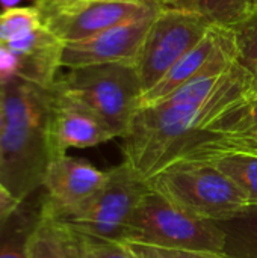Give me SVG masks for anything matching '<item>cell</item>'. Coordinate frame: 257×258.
<instances>
[{
    "instance_id": "18",
    "label": "cell",
    "mask_w": 257,
    "mask_h": 258,
    "mask_svg": "<svg viewBox=\"0 0 257 258\" xmlns=\"http://www.w3.org/2000/svg\"><path fill=\"white\" fill-rule=\"evenodd\" d=\"M218 224L224 231L223 254L229 258H257V206Z\"/></svg>"
},
{
    "instance_id": "19",
    "label": "cell",
    "mask_w": 257,
    "mask_h": 258,
    "mask_svg": "<svg viewBox=\"0 0 257 258\" xmlns=\"http://www.w3.org/2000/svg\"><path fill=\"white\" fill-rule=\"evenodd\" d=\"M194 11L211 26L232 29L253 11L250 0H195Z\"/></svg>"
},
{
    "instance_id": "3",
    "label": "cell",
    "mask_w": 257,
    "mask_h": 258,
    "mask_svg": "<svg viewBox=\"0 0 257 258\" xmlns=\"http://www.w3.org/2000/svg\"><path fill=\"white\" fill-rule=\"evenodd\" d=\"M147 183L153 192L203 221L226 222L250 207L242 190L204 160L174 162Z\"/></svg>"
},
{
    "instance_id": "5",
    "label": "cell",
    "mask_w": 257,
    "mask_h": 258,
    "mask_svg": "<svg viewBox=\"0 0 257 258\" xmlns=\"http://www.w3.org/2000/svg\"><path fill=\"white\" fill-rule=\"evenodd\" d=\"M123 242L223 252L224 231L218 222L194 218L150 189L132 215Z\"/></svg>"
},
{
    "instance_id": "10",
    "label": "cell",
    "mask_w": 257,
    "mask_h": 258,
    "mask_svg": "<svg viewBox=\"0 0 257 258\" xmlns=\"http://www.w3.org/2000/svg\"><path fill=\"white\" fill-rule=\"evenodd\" d=\"M106 181L108 171L97 169L88 160L58 156L52 160L42 181L45 195L41 207L56 218L67 216L92 200Z\"/></svg>"
},
{
    "instance_id": "29",
    "label": "cell",
    "mask_w": 257,
    "mask_h": 258,
    "mask_svg": "<svg viewBox=\"0 0 257 258\" xmlns=\"http://www.w3.org/2000/svg\"><path fill=\"white\" fill-rule=\"evenodd\" d=\"M250 5H251V11H256V9H257V0H250Z\"/></svg>"
},
{
    "instance_id": "27",
    "label": "cell",
    "mask_w": 257,
    "mask_h": 258,
    "mask_svg": "<svg viewBox=\"0 0 257 258\" xmlns=\"http://www.w3.org/2000/svg\"><path fill=\"white\" fill-rule=\"evenodd\" d=\"M21 0H0V6L3 9H9V8H15L20 5Z\"/></svg>"
},
{
    "instance_id": "17",
    "label": "cell",
    "mask_w": 257,
    "mask_h": 258,
    "mask_svg": "<svg viewBox=\"0 0 257 258\" xmlns=\"http://www.w3.org/2000/svg\"><path fill=\"white\" fill-rule=\"evenodd\" d=\"M204 160L226 174L245 195L250 207L257 206V156L248 153H211L195 159Z\"/></svg>"
},
{
    "instance_id": "26",
    "label": "cell",
    "mask_w": 257,
    "mask_h": 258,
    "mask_svg": "<svg viewBox=\"0 0 257 258\" xmlns=\"http://www.w3.org/2000/svg\"><path fill=\"white\" fill-rule=\"evenodd\" d=\"M164 8H176V9H191L194 11L195 0H156Z\"/></svg>"
},
{
    "instance_id": "9",
    "label": "cell",
    "mask_w": 257,
    "mask_h": 258,
    "mask_svg": "<svg viewBox=\"0 0 257 258\" xmlns=\"http://www.w3.org/2000/svg\"><path fill=\"white\" fill-rule=\"evenodd\" d=\"M238 59L235 35L232 29L211 26L204 38L192 47L150 91L144 92L139 107L155 104L188 82L209 74L226 73Z\"/></svg>"
},
{
    "instance_id": "20",
    "label": "cell",
    "mask_w": 257,
    "mask_h": 258,
    "mask_svg": "<svg viewBox=\"0 0 257 258\" xmlns=\"http://www.w3.org/2000/svg\"><path fill=\"white\" fill-rule=\"evenodd\" d=\"M41 26V15L35 5L3 9L0 12V44L17 41Z\"/></svg>"
},
{
    "instance_id": "16",
    "label": "cell",
    "mask_w": 257,
    "mask_h": 258,
    "mask_svg": "<svg viewBox=\"0 0 257 258\" xmlns=\"http://www.w3.org/2000/svg\"><path fill=\"white\" fill-rule=\"evenodd\" d=\"M211 153H248L257 156V97L244 107L229 127L182 160Z\"/></svg>"
},
{
    "instance_id": "4",
    "label": "cell",
    "mask_w": 257,
    "mask_h": 258,
    "mask_svg": "<svg viewBox=\"0 0 257 258\" xmlns=\"http://www.w3.org/2000/svg\"><path fill=\"white\" fill-rule=\"evenodd\" d=\"M55 86L98 115L118 138L127 132L139 107L142 86L133 62H112L71 68Z\"/></svg>"
},
{
    "instance_id": "8",
    "label": "cell",
    "mask_w": 257,
    "mask_h": 258,
    "mask_svg": "<svg viewBox=\"0 0 257 258\" xmlns=\"http://www.w3.org/2000/svg\"><path fill=\"white\" fill-rule=\"evenodd\" d=\"M209 29L211 24L195 11L162 8L153 18L135 59L142 94L161 82Z\"/></svg>"
},
{
    "instance_id": "2",
    "label": "cell",
    "mask_w": 257,
    "mask_h": 258,
    "mask_svg": "<svg viewBox=\"0 0 257 258\" xmlns=\"http://www.w3.org/2000/svg\"><path fill=\"white\" fill-rule=\"evenodd\" d=\"M5 127L0 133V181L21 203L42 187L55 157V91L15 77L0 86Z\"/></svg>"
},
{
    "instance_id": "7",
    "label": "cell",
    "mask_w": 257,
    "mask_h": 258,
    "mask_svg": "<svg viewBox=\"0 0 257 258\" xmlns=\"http://www.w3.org/2000/svg\"><path fill=\"white\" fill-rule=\"evenodd\" d=\"M41 23L62 42L89 38L114 26L156 15V0H35Z\"/></svg>"
},
{
    "instance_id": "24",
    "label": "cell",
    "mask_w": 257,
    "mask_h": 258,
    "mask_svg": "<svg viewBox=\"0 0 257 258\" xmlns=\"http://www.w3.org/2000/svg\"><path fill=\"white\" fill-rule=\"evenodd\" d=\"M18 59L3 44H0V86L18 77Z\"/></svg>"
},
{
    "instance_id": "11",
    "label": "cell",
    "mask_w": 257,
    "mask_h": 258,
    "mask_svg": "<svg viewBox=\"0 0 257 258\" xmlns=\"http://www.w3.org/2000/svg\"><path fill=\"white\" fill-rule=\"evenodd\" d=\"M156 15L114 26L85 39L64 42L62 68L133 62L139 53L145 33Z\"/></svg>"
},
{
    "instance_id": "1",
    "label": "cell",
    "mask_w": 257,
    "mask_h": 258,
    "mask_svg": "<svg viewBox=\"0 0 257 258\" xmlns=\"http://www.w3.org/2000/svg\"><path fill=\"white\" fill-rule=\"evenodd\" d=\"M254 97L251 76L238 60L226 73L200 76L138 107L123 136L124 160L147 181L221 133Z\"/></svg>"
},
{
    "instance_id": "15",
    "label": "cell",
    "mask_w": 257,
    "mask_h": 258,
    "mask_svg": "<svg viewBox=\"0 0 257 258\" xmlns=\"http://www.w3.org/2000/svg\"><path fill=\"white\" fill-rule=\"evenodd\" d=\"M41 218V201H21L0 216V258H29V242Z\"/></svg>"
},
{
    "instance_id": "25",
    "label": "cell",
    "mask_w": 257,
    "mask_h": 258,
    "mask_svg": "<svg viewBox=\"0 0 257 258\" xmlns=\"http://www.w3.org/2000/svg\"><path fill=\"white\" fill-rule=\"evenodd\" d=\"M20 203L12 197V194L2 184L0 181V216L6 215L8 212H11L14 207H17Z\"/></svg>"
},
{
    "instance_id": "6",
    "label": "cell",
    "mask_w": 257,
    "mask_h": 258,
    "mask_svg": "<svg viewBox=\"0 0 257 258\" xmlns=\"http://www.w3.org/2000/svg\"><path fill=\"white\" fill-rule=\"evenodd\" d=\"M148 192V183L124 160L108 171L106 184L92 200L58 219L85 236L123 242L132 215Z\"/></svg>"
},
{
    "instance_id": "21",
    "label": "cell",
    "mask_w": 257,
    "mask_h": 258,
    "mask_svg": "<svg viewBox=\"0 0 257 258\" xmlns=\"http://www.w3.org/2000/svg\"><path fill=\"white\" fill-rule=\"evenodd\" d=\"M236 42L238 62L248 71L253 80V91L257 97V9L244 21L232 27Z\"/></svg>"
},
{
    "instance_id": "12",
    "label": "cell",
    "mask_w": 257,
    "mask_h": 258,
    "mask_svg": "<svg viewBox=\"0 0 257 258\" xmlns=\"http://www.w3.org/2000/svg\"><path fill=\"white\" fill-rule=\"evenodd\" d=\"M53 144L58 156L68 148H88L118 138L114 130L92 110L62 94L55 85Z\"/></svg>"
},
{
    "instance_id": "14",
    "label": "cell",
    "mask_w": 257,
    "mask_h": 258,
    "mask_svg": "<svg viewBox=\"0 0 257 258\" xmlns=\"http://www.w3.org/2000/svg\"><path fill=\"white\" fill-rule=\"evenodd\" d=\"M29 258H83V237L41 207L39 222L29 242Z\"/></svg>"
},
{
    "instance_id": "22",
    "label": "cell",
    "mask_w": 257,
    "mask_h": 258,
    "mask_svg": "<svg viewBox=\"0 0 257 258\" xmlns=\"http://www.w3.org/2000/svg\"><path fill=\"white\" fill-rule=\"evenodd\" d=\"M124 243L136 258H229L223 252L203 251V249H182V248H161L151 245H142L135 242Z\"/></svg>"
},
{
    "instance_id": "23",
    "label": "cell",
    "mask_w": 257,
    "mask_h": 258,
    "mask_svg": "<svg viewBox=\"0 0 257 258\" xmlns=\"http://www.w3.org/2000/svg\"><path fill=\"white\" fill-rule=\"evenodd\" d=\"M82 237L83 258H136L132 254V251L121 242L100 240L85 234H82Z\"/></svg>"
},
{
    "instance_id": "28",
    "label": "cell",
    "mask_w": 257,
    "mask_h": 258,
    "mask_svg": "<svg viewBox=\"0 0 257 258\" xmlns=\"http://www.w3.org/2000/svg\"><path fill=\"white\" fill-rule=\"evenodd\" d=\"M5 127V113H3V109L0 107V133Z\"/></svg>"
},
{
    "instance_id": "13",
    "label": "cell",
    "mask_w": 257,
    "mask_h": 258,
    "mask_svg": "<svg viewBox=\"0 0 257 258\" xmlns=\"http://www.w3.org/2000/svg\"><path fill=\"white\" fill-rule=\"evenodd\" d=\"M3 45L18 59V77L44 88L55 85L62 68L64 42L47 27L41 26L29 35Z\"/></svg>"
}]
</instances>
